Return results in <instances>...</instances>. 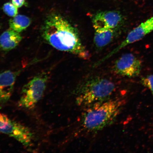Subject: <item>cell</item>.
<instances>
[{"label":"cell","mask_w":153,"mask_h":153,"mask_svg":"<svg viewBox=\"0 0 153 153\" xmlns=\"http://www.w3.org/2000/svg\"><path fill=\"white\" fill-rule=\"evenodd\" d=\"M31 23V20L25 15H19L9 20L10 27L20 33L26 29Z\"/></svg>","instance_id":"12"},{"label":"cell","mask_w":153,"mask_h":153,"mask_svg":"<svg viewBox=\"0 0 153 153\" xmlns=\"http://www.w3.org/2000/svg\"><path fill=\"white\" fill-rule=\"evenodd\" d=\"M122 105L119 100L108 99L90 105L82 117V127L90 131L102 129L114 122Z\"/></svg>","instance_id":"2"},{"label":"cell","mask_w":153,"mask_h":153,"mask_svg":"<svg viewBox=\"0 0 153 153\" xmlns=\"http://www.w3.org/2000/svg\"><path fill=\"white\" fill-rule=\"evenodd\" d=\"M118 29L95 31L94 42L97 48L106 47L116 37Z\"/></svg>","instance_id":"11"},{"label":"cell","mask_w":153,"mask_h":153,"mask_svg":"<svg viewBox=\"0 0 153 153\" xmlns=\"http://www.w3.org/2000/svg\"><path fill=\"white\" fill-rule=\"evenodd\" d=\"M21 71H13L7 70L0 73V103L4 104L12 95L17 76Z\"/></svg>","instance_id":"9"},{"label":"cell","mask_w":153,"mask_h":153,"mask_svg":"<svg viewBox=\"0 0 153 153\" xmlns=\"http://www.w3.org/2000/svg\"><path fill=\"white\" fill-rule=\"evenodd\" d=\"M115 89L114 82L107 78H91L83 82L76 89V104L79 106H90L108 100Z\"/></svg>","instance_id":"3"},{"label":"cell","mask_w":153,"mask_h":153,"mask_svg":"<svg viewBox=\"0 0 153 153\" xmlns=\"http://www.w3.org/2000/svg\"><path fill=\"white\" fill-rule=\"evenodd\" d=\"M16 7L12 3H7L3 5V9L5 14L10 17H14L18 15V10Z\"/></svg>","instance_id":"13"},{"label":"cell","mask_w":153,"mask_h":153,"mask_svg":"<svg viewBox=\"0 0 153 153\" xmlns=\"http://www.w3.org/2000/svg\"><path fill=\"white\" fill-rule=\"evenodd\" d=\"M142 68L141 61L133 53H124L115 62L113 70L117 74L129 77L138 76Z\"/></svg>","instance_id":"7"},{"label":"cell","mask_w":153,"mask_h":153,"mask_svg":"<svg viewBox=\"0 0 153 153\" xmlns=\"http://www.w3.org/2000/svg\"><path fill=\"white\" fill-rule=\"evenodd\" d=\"M41 32L43 39L55 49L84 60L89 58V53L82 43L77 29L59 13L48 15Z\"/></svg>","instance_id":"1"},{"label":"cell","mask_w":153,"mask_h":153,"mask_svg":"<svg viewBox=\"0 0 153 153\" xmlns=\"http://www.w3.org/2000/svg\"><path fill=\"white\" fill-rule=\"evenodd\" d=\"M22 39L19 33L10 29L0 36V48L3 51H10L16 47Z\"/></svg>","instance_id":"10"},{"label":"cell","mask_w":153,"mask_h":153,"mask_svg":"<svg viewBox=\"0 0 153 153\" xmlns=\"http://www.w3.org/2000/svg\"><path fill=\"white\" fill-rule=\"evenodd\" d=\"M12 3L18 8H20L26 5V0H11Z\"/></svg>","instance_id":"15"},{"label":"cell","mask_w":153,"mask_h":153,"mask_svg":"<svg viewBox=\"0 0 153 153\" xmlns=\"http://www.w3.org/2000/svg\"><path fill=\"white\" fill-rule=\"evenodd\" d=\"M48 80V74L42 73L25 85L22 88L18 106L28 109L33 108L42 97Z\"/></svg>","instance_id":"4"},{"label":"cell","mask_w":153,"mask_h":153,"mask_svg":"<svg viewBox=\"0 0 153 153\" xmlns=\"http://www.w3.org/2000/svg\"><path fill=\"white\" fill-rule=\"evenodd\" d=\"M141 82L143 85L150 89L153 95V74L142 78Z\"/></svg>","instance_id":"14"},{"label":"cell","mask_w":153,"mask_h":153,"mask_svg":"<svg viewBox=\"0 0 153 153\" xmlns=\"http://www.w3.org/2000/svg\"><path fill=\"white\" fill-rule=\"evenodd\" d=\"M0 133L13 137L26 148L32 146L34 135L31 130L1 113H0Z\"/></svg>","instance_id":"5"},{"label":"cell","mask_w":153,"mask_h":153,"mask_svg":"<svg viewBox=\"0 0 153 153\" xmlns=\"http://www.w3.org/2000/svg\"><path fill=\"white\" fill-rule=\"evenodd\" d=\"M124 18L116 11H101L94 15L92 20L95 31L118 29L124 22Z\"/></svg>","instance_id":"8"},{"label":"cell","mask_w":153,"mask_h":153,"mask_svg":"<svg viewBox=\"0 0 153 153\" xmlns=\"http://www.w3.org/2000/svg\"><path fill=\"white\" fill-rule=\"evenodd\" d=\"M153 31V16L134 28L128 34L125 39L113 50L103 58L96 62L94 67L100 65L105 61L127 45L140 41L145 36Z\"/></svg>","instance_id":"6"}]
</instances>
